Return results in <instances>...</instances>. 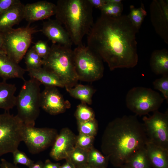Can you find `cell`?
I'll list each match as a JSON object with an SVG mask.
<instances>
[{"label": "cell", "mask_w": 168, "mask_h": 168, "mask_svg": "<svg viewBox=\"0 0 168 168\" xmlns=\"http://www.w3.org/2000/svg\"><path fill=\"white\" fill-rule=\"evenodd\" d=\"M152 24L156 33L168 44V1L153 0L150 6Z\"/></svg>", "instance_id": "13"}, {"label": "cell", "mask_w": 168, "mask_h": 168, "mask_svg": "<svg viewBox=\"0 0 168 168\" xmlns=\"http://www.w3.org/2000/svg\"><path fill=\"white\" fill-rule=\"evenodd\" d=\"M79 168H95L91 166L90 165L88 164L80 167Z\"/></svg>", "instance_id": "44"}, {"label": "cell", "mask_w": 168, "mask_h": 168, "mask_svg": "<svg viewBox=\"0 0 168 168\" xmlns=\"http://www.w3.org/2000/svg\"><path fill=\"white\" fill-rule=\"evenodd\" d=\"M66 162L60 168H76L73 164L68 160L66 159Z\"/></svg>", "instance_id": "40"}, {"label": "cell", "mask_w": 168, "mask_h": 168, "mask_svg": "<svg viewBox=\"0 0 168 168\" xmlns=\"http://www.w3.org/2000/svg\"><path fill=\"white\" fill-rule=\"evenodd\" d=\"M109 161L106 156L94 147L88 152L87 164L95 168H106Z\"/></svg>", "instance_id": "24"}, {"label": "cell", "mask_w": 168, "mask_h": 168, "mask_svg": "<svg viewBox=\"0 0 168 168\" xmlns=\"http://www.w3.org/2000/svg\"><path fill=\"white\" fill-rule=\"evenodd\" d=\"M0 168H19L16 165L11 163L4 159L1 160Z\"/></svg>", "instance_id": "38"}, {"label": "cell", "mask_w": 168, "mask_h": 168, "mask_svg": "<svg viewBox=\"0 0 168 168\" xmlns=\"http://www.w3.org/2000/svg\"><path fill=\"white\" fill-rule=\"evenodd\" d=\"M16 96V115L27 126H35L40 108V83L31 78L24 81Z\"/></svg>", "instance_id": "5"}, {"label": "cell", "mask_w": 168, "mask_h": 168, "mask_svg": "<svg viewBox=\"0 0 168 168\" xmlns=\"http://www.w3.org/2000/svg\"><path fill=\"white\" fill-rule=\"evenodd\" d=\"M154 89L163 94L164 99L168 102V75L162 76L161 78L156 79L153 82Z\"/></svg>", "instance_id": "33"}, {"label": "cell", "mask_w": 168, "mask_h": 168, "mask_svg": "<svg viewBox=\"0 0 168 168\" xmlns=\"http://www.w3.org/2000/svg\"><path fill=\"white\" fill-rule=\"evenodd\" d=\"M77 122L79 133L93 137L96 134L98 125L95 119L84 122Z\"/></svg>", "instance_id": "30"}, {"label": "cell", "mask_w": 168, "mask_h": 168, "mask_svg": "<svg viewBox=\"0 0 168 168\" xmlns=\"http://www.w3.org/2000/svg\"><path fill=\"white\" fill-rule=\"evenodd\" d=\"M26 71V69L20 67L5 53L0 52V77L3 81L18 78L24 81Z\"/></svg>", "instance_id": "17"}, {"label": "cell", "mask_w": 168, "mask_h": 168, "mask_svg": "<svg viewBox=\"0 0 168 168\" xmlns=\"http://www.w3.org/2000/svg\"><path fill=\"white\" fill-rule=\"evenodd\" d=\"M43 60V67L57 75L64 83L65 88L77 84L79 80L71 47L53 44L49 55Z\"/></svg>", "instance_id": "4"}, {"label": "cell", "mask_w": 168, "mask_h": 168, "mask_svg": "<svg viewBox=\"0 0 168 168\" xmlns=\"http://www.w3.org/2000/svg\"><path fill=\"white\" fill-rule=\"evenodd\" d=\"M0 52L4 53L3 49V38L2 32H0Z\"/></svg>", "instance_id": "41"}, {"label": "cell", "mask_w": 168, "mask_h": 168, "mask_svg": "<svg viewBox=\"0 0 168 168\" xmlns=\"http://www.w3.org/2000/svg\"><path fill=\"white\" fill-rule=\"evenodd\" d=\"M126 163L132 168H151L145 147L136 153Z\"/></svg>", "instance_id": "25"}, {"label": "cell", "mask_w": 168, "mask_h": 168, "mask_svg": "<svg viewBox=\"0 0 168 168\" xmlns=\"http://www.w3.org/2000/svg\"><path fill=\"white\" fill-rule=\"evenodd\" d=\"M76 136L69 128L62 129L58 134L50 153L56 161L66 159L75 147Z\"/></svg>", "instance_id": "14"}, {"label": "cell", "mask_w": 168, "mask_h": 168, "mask_svg": "<svg viewBox=\"0 0 168 168\" xmlns=\"http://www.w3.org/2000/svg\"><path fill=\"white\" fill-rule=\"evenodd\" d=\"M125 100L128 108L135 115L141 116L158 110L164 99L151 88L137 86L128 91Z\"/></svg>", "instance_id": "9"}, {"label": "cell", "mask_w": 168, "mask_h": 168, "mask_svg": "<svg viewBox=\"0 0 168 168\" xmlns=\"http://www.w3.org/2000/svg\"><path fill=\"white\" fill-rule=\"evenodd\" d=\"M44 163L41 161H37L34 164L31 168H43Z\"/></svg>", "instance_id": "42"}, {"label": "cell", "mask_w": 168, "mask_h": 168, "mask_svg": "<svg viewBox=\"0 0 168 168\" xmlns=\"http://www.w3.org/2000/svg\"><path fill=\"white\" fill-rule=\"evenodd\" d=\"M108 2L114 3H122L121 0H106Z\"/></svg>", "instance_id": "43"}, {"label": "cell", "mask_w": 168, "mask_h": 168, "mask_svg": "<svg viewBox=\"0 0 168 168\" xmlns=\"http://www.w3.org/2000/svg\"><path fill=\"white\" fill-rule=\"evenodd\" d=\"M39 31L28 25L2 32L5 53L18 64L28 50L33 35Z\"/></svg>", "instance_id": "8"}, {"label": "cell", "mask_w": 168, "mask_h": 168, "mask_svg": "<svg viewBox=\"0 0 168 168\" xmlns=\"http://www.w3.org/2000/svg\"><path fill=\"white\" fill-rule=\"evenodd\" d=\"M26 71L41 68L43 64V59L36 52L32 47L25 56Z\"/></svg>", "instance_id": "28"}, {"label": "cell", "mask_w": 168, "mask_h": 168, "mask_svg": "<svg viewBox=\"0 0 168 168\" xmlns=\"http://www.w3.org/2000/svg\"><path fill=\"white\" fill-rule=\"evenodd\" d=\"M142 120L148 142L168 149V110L164 113L156 110Z\"/></svg>", "instance_id": "10"}, {"label": "cell", "mask_w": 168, "mask_h": 168, "mask_svg": "<svg viewBox=\"0 0 168 168\" xmlns=\"http://www.w3.org/2000/svg\"><path fill=\"white\" fill-rule=\"evenodd\" d=\"M41 31L53 44L71 47L72 43L68 33L56 20L44 22Z\"/></svg>", "instance_id": "16"}, {"label": "cell", "mask_w": 168, "mask_h": 168, "mask_svg": "<svg viewBox=\"0 0 168 168\" xmlns=\"http://www.w3.org/2000/svg\"><path fill=\"white\" fill-rule=\"evenodd\" d=\"M121 168H132L128 163H125L121 167Z\"/></svg>", "instance_id": "45"}, {"label": "cell", "mask_w": 168, "mask_h": 168, "mask_svg": "<svg viewBox=\"0 0 168 168\" xmlns=\"http://www.w3.org/2000/svg\"><path fill=\"white\" fill-rule=\"evenodd\" d=\"M147 14L144 5L141 3L140 7L137 8L130 6V12L127 16L132 24L139 30Z\"/></svg>", "instance_id": "27"}, {"label": "cell", "mask_w": 168, "mask_h": 168, "mask_svg": "<svg viewBox=\"0 0 168 168\" xmlns=\"http://www.w3.org/2000/svg\"><path fill=\"white\" fill-rule=\"evenodd\" d=\"M16 90L15 84L3 80L0 82V109L8 112L16 106V97L15 94Z\"/></svg>", "instance_id": "22"}, {"label": "cell", "mask_w": 168, "mask_h": 168, "mask_svg": "<svg viewBox=\"0 0 168 168\" xmlns=\"http://www.w3.org/2000/svg\"><path fill=\"white\" fill-rule=\"evenodd\" d=\"M95 137L79 133L76 136L75 146L89 151L93 147Z\"/></svg>", "instance_id": "32"}, {"label": "cell", "mask_w": 168, "mask_h": 168, "mask_svg": "<svg viewBox=\"0 0 168 168\" xmlns=\"http://www.w3.org/2000/svg\"><path fill=\"white\" fill-rule=\"evenodd\" d=\"M152 71L155 74L168 75V51L165 49L154 50L150 60Z\"/></svg>", "instance_id": "21"}, {"label": "cell", "mask_w": 168, "mask_h": 168, "mask_svg": "<svg viewBox=\"0 0 168 168\" xmlns=\"http://www.w3.org/2000/svg\"><path fill=\"white\" fill-rule=\"evenodd\" d=\"M25 125L16 115L0 114V157L12 153L23 140Z\"/></svg>", "instance_id": "7"}, {"label": "cell", "mask_w": 168, "mask_h": 168, "mask_svg": "<svg viewBox=\"0 0 168 168\" xmlns=\"http://www.w3.org/2000/svg\"><path fill=\"white\" fill-rule=\"evenodd\" d=\"M66 89L72 97L87 105L91 104L92 97L96 91L89 86L77 84L72 87Z\"/></svg>", "instance_id": "23"}, {"label": "cell", "mask_w": 168, "mask_h": 168, "mask_svg": "<svg viewBox=\"0 0 168 168\" xmlns=\"http://www.w3.org/2000/svg\"><path fill=\"white\" fill-rule=\"evenodd\" d=\"M70 106L56 87L45 86L41 93L40 108L50 114L62 113Z\"/></svg>", "instance_id": "12"}, {"label": "cell", "mask_w": 168, "mask_h": 168, "mask_svg": "<svg viewBox=\"0 0 168 168\" xmlns=\"http://www.w3.org/2000/svg\"><path fill=\"white\" fill-rule=\"evenodd\" d=\"M56 5L43 1L24 5V19L30 23L49 18L55 15Z\"/></svg>", "instance_id": "15"}, {"label": "cell", "mask_w": 168, "mask_h": 168, "mask_svg": "<svg viewBox=\"0 0 168 168\" xmlns=\"http://www.w3.org/2000/svg\"><path fill=\"white\" fill-rule=\"evenodd\" d=\"M32 47L43 60L47 57L50 50V47H49L47 42L41 40L37 42Z\"/></svg>", "instance_id": "35"}, {"label": "cell", "mask_w": 168, "mask_h": 168, "mask_svg": "<svg viewBox=\"0 0 168 168\" xmlns=\"http://www.w3.org/2000/svg\"><path fill=\"white\" fill-rule=\"evenodd\" d=\"M75 116L77 122H84L95 119L92 109L86 104L82 102L77 106Z\"/></svg>", "instance_id": "29"}, {"label": "cell", "mask_w": 168, "mask_h": 168, "mask_svg": "<svg viewBox=\"0 0 168 168\" xmlns=\"http://www.w3.org/2000/svg\"><path fill=\"white\" fill-rule=\"evenodd\" d=\"M88 1L93 7L100 10L106 3L105 0H88Z\"/></svg>", "instance_id": "37"}, {"label": "cell", "mask_w": 168, "mask_h": 168, "mask_svg": "<svg viewBox=\"0 0 168 168\" xmlns=\"http://www.w3.org/2000/svg\"><path fill=\"white\" fill-rule=\"evenodd\" d=\"M60 166L59 163H53L47 159L44 164L43 168H60Z\"/></svg>", "instance_id": "39"}, {"label": "cell", "mask_w": 168, "mask_h": 168, "mask_svg": "<svg viewBox=\"0 0 168 168\" xmlns=\"http://www.w3.org/2000/svg\"><path fill=\"white\" fill-rule=\"evenodd\" d=\"M100 10L101 14L105 15L117 17L122 15L123 9V5L122 3H114L108 2Z\"/></svg>", "instance_id": "31"}, {"label": "cell", "mask_w": 168, "mask_h": 168, "mask_svg": "<svg viewBox=\"0 0 168 168\" xmlns=\"http://www.w3.org/2000/svg\"><path fill=\"white\" fill-rule=\"evenodd\" d=\"M31 78L45 86L65 87L63 81L55 74L44 67L26 70Z\"/></svg>", "instance_id": "19"}, {"label": "cell", "mask_w": 168, "mask_h": 168, "mask_svg": "<svg viewBox=\"0 0 168 168\" xmlns=\"http://www.w3.org/2000/svg\"><path fill=\"white\" fill-rule=\"evenodd\" d=\"M21 2L19 0H0V16L12 6Z\"/></svg>", "instance_id": "36"}, {"label": "cell", "mask_w": 168, "mask_h": 168, "mask_svg": "<svg viewBox=\"0 0 168 168\" xmlns=\"http://www.w3.org/2000/svg\"><path fill=\"white\" fill-rule=\"evenodd\" d=\"M128 16L101 14L87 35V46L106 63L110 69L130 68L138 61L136 34Z\"/></svg>", "instance_id": "1"}, {"label": "cell", "mask_w": 168, "mask_h": 168, "mask_svg": "<svg viewBox=\"0 0 168 168\" xmlns=\"http://www.w3.org/2000/svg\"><path fill=\"white\" fill-rule=\"evenodd\" d=\"M88 152L75 146L66 159L69 160L76 168H79L87 164Z\"/></svg>", "instance_id": "26"}, {"label": "cell", "mask_w": 168, "mask_h": 168, "mask_svg": "<svg viewBox=\"0 0 168 168\" xmlns=\"http://www.w3.org/2000/svg\"><path fill=\"white\" fill-rule=\"evenodd\" d=\"M56 5V20L64 27L72 44H82L94 24L92 6L88 0H59Z\"/></svg>", "instance_id": "3"}, {"label": "cell", "mask_w": 168, "mask_h": 168, "mask_svg": "<svg viewBox=\"0 0 168 168\" xmlns=\"http://www.w3.org/2000/svg\"><path fill=\"white\" fill-rule=\"evenodd\" d=\"M148 139L137 115H124L110 122L103 133L101 149L115 166L121 167L145 147Z\"/></svg>", "instance_id": "2"}, {"label": "cell", "mask_w": 168, "mask_h": 168, "mask_svg": "<svg viewBox=\"0 0 168 168\" xmlns=\"http://www.w3.org/2000/svg\"><path fill=\"white\" fill-rule=\"evenodd\" d=\"M58 134L54 128L25 125L23 141L30 153L36 154L53 145Z\"/></svg>", "instance_id": "11"}, {"label": "cell", "mask_w": 168, "mask_h": 168, "mask_svg": "<svg viewBox=\"0 0 168 168\" xmlns=\"http://www.w3.org/2000/svg\"><path fill=\"white\" fill-rule=\"evenodd\" d=\"M24 6L21 2L12 6L0 16V32L12 28L24 19Z\"/></svg>", "instance_id": "18"}, {"label": "cell", "mask_w": 168, "mask_h": 168, "mask_svg": "<svg viewBox=\"0 0 168 168\" xmlns=\"http://www.w3.org/2000/svg\"><path fill=\"white\" fill-rule=\"evenodd\" d=\"M73 51L75 69L79 80L91 82L103 76L104 67L102 60L87 46H77Z\"/></svg>", "instance_id": "6"}, {"label": "cell", "mask_w": 168, "mask_h": 168, "mask_svg": "<svg viewBox=\"0 0 168 168\" xmlns=\"http://www.w3.org/2000/svg\"><path fill=\"white\" fill-rule=\"evenodd\" d=\"M145 148L151 166L153 168H168V149L148 142Z\"/></svg>", "instance_id": "20"}, {"label": "cell", "mask_w": 168, "mask_h": 168, "mask_svg": "<svg viewBox=\"0 0 168 168\" xmlns=\"http://www.w3.org/2000/svg\"><path fill=\"white\" fill-rule=\"evenodd\" d=\"M12 153L13 163L16 165L20 164L25 165L29 168H31L35 163L34 162L29 158L24 152L18 149Z\"/></svg>", "instance_id": "34"}]
</instances>
